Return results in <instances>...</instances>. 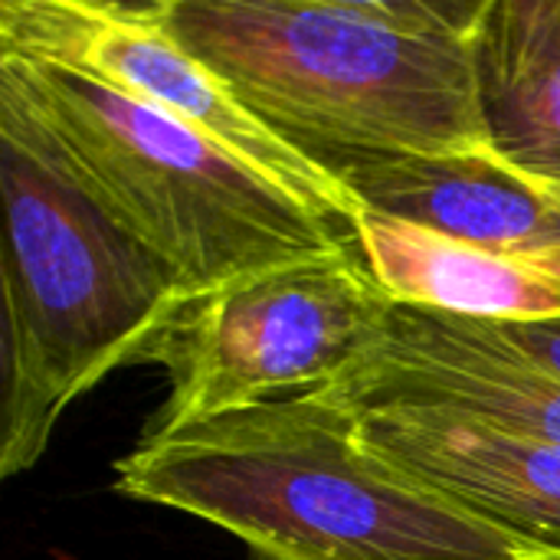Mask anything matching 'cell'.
Returning <instances> with one entry per match:
<instances>
[{
	"label": "cell",
	"instance_id": "cell-1",
	"mask_svg": "<svg viewBox=\"0 0 560 560\" xmlns=\"http://www.w3.org/2000/svg\"><path fill=\"white\" fill-rule=\"evenodd\" d=\"M171 36L331 174L351 158L495 154L476 43L489 0H158Z\"/></svg>",
	"mask_w": 560,
	"mask_h": 560
},
{
	"label": "cell",
	"instance_id": "cell-2",
	"mask_svg": "<svg viewBox=\"0 0 560 560\" xmlns=\"http://www.w3.org/2000/svg\"><path fill=\"white\" fill-rule=\"evenodd\" d=\"M135 502L203 518L269 560H528L358 436L318 390L141 436L115 463Z\"/></svg>",
	"mask_w": 560,
	"mask_h": 560
},
{
	"label": "cell",
	"instance_id": "cell-3",
	"mask_svg": "<svg viewBox=\"0 0 560 560\" xmlns=\"http://www.w3.org/2000/svg\"><path fill=\"white\" fill-rule=\"evenodd\" d=\"M0 128L158 253L194 299L358 243L177 118L52 62L0 56Z\"/></svg>",
	"mask_w": 560,
	"mask_h": 560
},
{
	"label": "cell",
	"instance_id": "cell-4",
	"mask_svg": "<svg viewBox=\"0 0 560 560\" xmlns=\"http://www.w3.org/2000/svg\"><path fill=\"white\" fill-rule=\"evenodd\" d=\"M0 479H13L43 459L79 397L112 371L144 364L194 295L10 128H0Z\"/></svg>",
	"mask_w": 560,
	"mask_h": 560
},
{
	"label": "cell",
	"instance_id": "cell-5",
	"mask_svg": "<svg viewBox=\"0 0 560 560\" xmlns=\"http://www.w3.org/2000/svg\"><path fill=\"white\" fill-rule=\"evenodd\" d=\"M394 308L361 243L187 302L144 354L171 394L141 436L338 384L384 345Z\"/></svg>",
	"mask_w": 560,
	"mask_h": 560
},
{
	"label": "cell",
	"instance_id": "cell-6",
	"mask_svg": "<svg viewBox=\"0 0 560 560\" xmlns=\"http://www.w3.org/2000/svg\"><path fill=\"white\" fill-rule=\"evenodd\" d=\"M0 56L82 72L177 118L361 243V200L184 49L164 26L158 0H0Z\"/></svg>",
	"mask_w": 560,
	"mask_h": 560
},
{
	"label": "cell",
	"instance_id": "cell-7",
	"mask_svg": "<svg viewBox=\"0 0 560 560\" xmlns=\"http://www.w3.org/2000/svg\"><path fill=\"white\" fill-rule=\"evenodd\" d=\"M348 407H420L560 443V377L492 322L397 305L384 345L325 387Z\"/></svg>",
	"mask_w": 560,
	"mask_h": 560
},
{
	"label": "cell",
	"instance_id": "cell-8",
	"mask_svg": "<svg viewBox=\"0 0 560 560\" xmlns=\"http://www.w3.org/2000/svg\"><path fill=\"white\" fill-rule=\"evenodd\" d=\"M371 453L512 538L560 560V443L420 407H351Z\"/></svg>",
	"mask_w": 560,
	"mask_h": 560
},
{
	"label": "cell",
	"instance_id": "cell-9",
	"mask_svg": "<svg viewBox=\"0 0 560 560\" xmlns=\"http://www.w3.org/2000/svg\"><path fill=\"white\" fill-rule=\"evenodd\" d=\"M335 177L377 213L433 236L518 259L558 256L560 207L499 154L351 158Z\"/></svg>",
	"mask_w": 560,
	"mask_h": 560
},
{
	"label": "cell",
	"instance_id": "cell-10",
	"mask_svg": "<svg viewBox=\"0 0 560 560\" xmlns=\"http://www.w3.org/2000/svg\"><path fill=\"white\" fill-rule=\"evenodd\" d=\"M361 249L397 305L495 325L560 322V253L518 259L364 213Z\"/></svg>",
	"mask_w": 560,
	"mask_h": 560
},
{
	"label": "cell",
	"instance_id": "cell-11",
	"mask_svg": "<svg viewBox=\"0 0 560 560\" xmlns=\"http://www.w3.org/2000/svg\"><path fill=\"white\" fill-rule=\"evenodd\" d=\"M476 72L495 154L522 174L560 171V0H489Z\"/></svg>",
	"mask_w": 560,
	"mask_h": 560
},
{
	"label": "cell",
	"instance_id": "cell-12",
	"mask_svg": "<svg viewBox=\"0 0 560 560\" xmlns=\"http://www.w3.org/2000/svg\"><path fill=\"white\" fill-rule=\"evenodd\" d=\"M495 325V322H492ZM525 358L560 377V322H528V325H495Z\"/></svg>",
	"mask_w": 560,
	"mask_h": 560
},
{
	"label": "cell",
	"instance_id": "cell-13",
	"mask_svg": "<svg viewBox=\"0 0 560 560\" xmlns=\"http://www.w3.org/2000/svg\"><path fill=\"white\" fill-rule=\"evenodd\" d=\"M528 180L560 207V171H551V174H528Z\"/></svg>",
	"mask_w": 560,
	"mask_h": 560
}]
</instances>
